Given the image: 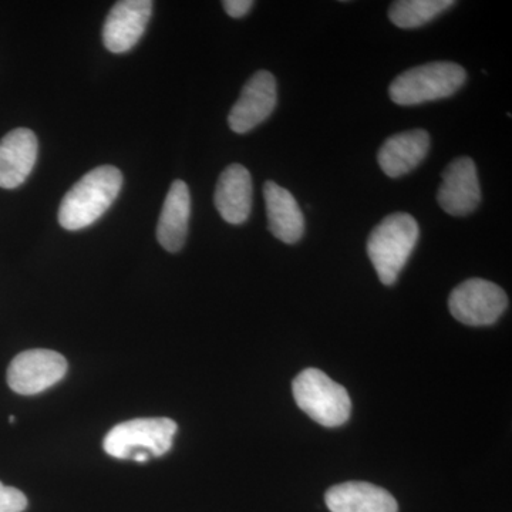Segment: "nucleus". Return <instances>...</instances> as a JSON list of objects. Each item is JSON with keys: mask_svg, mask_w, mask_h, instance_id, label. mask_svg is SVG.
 <instances>
[{"mask_svg": "<svg viewBox=\"0 0 512 512\" xmlns=\"http://www.w3.org/2000/svg\"><path fill=\"white\" fill-rule=\"evenodd\" d=\"M123 173L114 165H100L86 175L64 195L59 208L60 225L67 231L90 227L103 217L119 197Z\"/></svg>", "mask_w": 512, "mask_h": 512, "instance_id": "obj_1", "label": "nucleus"}, {"mask_svg": "<svg viewBox=\"0 0 512 512\" xmlns=\"http://www.w3.org/2000/svg\"><path fill=\"white\" fill-rule=\"evenodd\" d=\"M420 237L412 215L396 212L384 218L367 239V255L383 285L396 284Z\"/></svg>", "mask_w": 512, "mask_h": 512, "instance_id": "obj_2", "label": "nucleus"}, {"mask_svg": "<svg viewBox=\"0 0 512 512\" xmlns=\"http://www.w3.org/2000/svg\"><path fill=\"white\" fill-rule=\"evenodd\" d=\"M177 429V423L167 417L126 421L114 426L104 437V451L120 460L146 463L171 450Z\"/></svg>", "mask_w": 512, "mask_h": 512, "instance_id": "obj_3", "label": "nucleus"}, {"mask_svg": "<svg viewBox=\"0 0 512 512\" xmlns=\"http://www.w3.org/2000/svg\"><path fill=\"white\" fill-rule=\"evenodd\" d=\"M467 80V72L453 62H431L407 70L393 80L390 99L399 106H419L447 99L456 94Z\"/></svg>", "mask_w": 512, "mask_h": 512, "instance_id": "obj_4", "label": "nucleus"}, {"mask_svg": "<svg viewBox=\"0 0 512 512\" xmlns=\"http://www.w3.org/2000/svg\"><path fill=\"white\" fill-rule=\"evenodd\" d=\"M293 397L299 409L320 426L339 427L349 420L352 402L348 390L319 369L303 370L293 380Z\"/></svg>", "mask_w": 512, "mask_h": 512, "instance_id": "obj_5", "label": "nucleus"}, {"mask_svg": "<svg viewBox=\"0 0 512 512\" xmlns=\"http://www.w3.org/2000/svg\"><path fill=\"white\" fill-rule=\"evenodd\" d=\"M507 308L504 289L480 278L467 279L448 298L451 315L468 326L493 325Z\"/></svg>", "mask_w": 512, "mask_h": 512, "instance_id": "obj_6", "label": "nucleus"}, {"mask_svg": "<svg viewBox=\"0 0 512 512\" xmlns=\"http://www.w3.org/2000/svg\"><path fill=\"white\" fill-rule=\"evenodd\" d=\"M67 372L66 359L47 349H32L20 353L8 369V384L13 392L33 396L55 386Z\"/></svg>", "mask_w": 512, "mask_h": 512, "instance_id": "obj_7", "label": "nucleus"}, {"mask_svg": "<svg viewBox=\"0 0 512 512\" xmlns=\"http://www.w3.org/2000/svg\"><path fill=\"white\" fill-rule=\"evenodd\" d=\"M278 103V87L274 74L259 70L245 84L241 96L228 116V124L237 134L254 130L268 120Z\"/></svg>", "mask_w": 512, "mask_h": 512, "instance_id": "obj_8", "label": "nucleus"}, {"mask_svg": "<svg viewBox=\"0 0 512 512\" xmlns=\"http://www.w3.org/2000/svg\"><path fill=\"white\" fill-rule=\"evenodd\" d=\"M437 201L453 217H466L477 210L481 202V187L476 163L470 157L456 158L447 165Z\"/></svg>", "mask_w": 512, "mask_h": 512, "instance_id": "obj_9", "label": "nucleus"}, {"mask_svg": "<svg viewBox=\"0 0 512 512\" xmlns=\"http://www.w3.org/2000/svg\"><path fill=\"white\" fill-rule=\"evenodd\" d=\"M150 0H123L111 8L103 28V43L111 53H126L146 32L153 13Z\"/></svg>", "mask_w": 512, "mask_h": 512, "instance_id": "obj_10", "label": "nucleus"}, {"mask_svg": "<svg viewBox=\"0 0 512 512\" xmlns=\"http://www.w3.org/2000/svg\"><path fill=\"white\" fill-rule=\"evenodd\" d=\"M39 144L29 128H16L0 140V188L15 190L26 180L37 160Z\"/></svg>", "mask_w": 512, "mask_h": 512, "instance_id": "obj_11", "label": "nucleus"}, {"mask_svg": "<svg viewBox=\"0 0 512 512\" xmlns=\"http://www.w3.org/2000/svg\"><path fill=\"white\" fill-rule=\"evenodd\" d=\"M251 173L241 164H231L222 171L214 202L222 220L232 225H241L248 221L252 211Z\"/></svg>", "mask_w": 512, "mask_h": 512, "instance_id": "obj_12", "label": "nucleus"}, {"mask_svg": "<svg viewBox=\"0 0 512 512\" xmlns=\"http://www.w3.org/2000/svg\"><path fill=\"white\" fill-rule=\"evenodd\" d=\"M429 150L430 136L426 130L403 131L384 141L377 161L387 177L399 178L419 167Z\"/></svg>", "mask_w": 512, "mask_h": 512, "instance_id": "obj_13", "label": "nucleus"}, {"mask_svg": "<svg viewBox=\"0 0 512 512\" xmlns=\"http://www.w3.org/2000/svg\"><path fill=\"white\" fill-rule=\"evenodd\" d=\"M264 198L269 231L272 235L288 245L301 241L305 232V217L291 191L274 181H266Z\"/></svg>", "mask_w": 512, "mask_h": 512, "instance_id": "obj_14", "label": "nucleus"}, {"mask_svg": "<svg viewBox=\"0 0 512 512\" xmlns=\"http://www.w3.org/2000/svg\"><path fill=\"white\" fill-rule=\"evenodd\" d=\"M190 215V188L184 181H174L165 198L157 225V239L165 251L174 254L183 249L187 239Z\"/></svg>", "mask_w": 512, "mask_h": 512, "instance_id": "obj_15", "label": "nucleus"}, {"mask_svg": "<svg viewBox=\"0 0 512 512\" xmlns=\"http://www.w3.org/2000/svg\"><path fill=\"white\" fill-rule=\"evenodd\" d=\"M326 505L332 512H397L392 494L375 484L350 481L335 485L326 493Z\"/></svg>", "mask_w": 512, "mask_h": 512, "instance_id": "obj_16", "label": "nucleus"}, {"mask_svg": "<svg viewBox=\"0 0 512 512\" xmlns=\"http://www.w3.org/2000/svg\"><path fill=\"white\" fill-rule=\"evenodd\" d=\"M456 5L454 0H399L389 9V19L400 29H416L427 25Z\"/></svg>", "mask_w": 512, "mask_h": 512, "instance_id": "obj_17", "label": "nucleus"}, {"mask_svg": "<svg viewBox=\"0 0 512 512\" xmlns=\"http://www.w3.org/2000/svg\"><path fill=\"white\" fill-rule=\"evenodd\" d=\"M28 508V498L22 491L0 483V512H23Z\"/></svg>", "mask_w": 512, "mask_h": 512, "instance_id": "obj_18", "label": "nucleus"}, {"mask_svg": "<svg viewBox=\"0 0 512 512\" xmlns=\"http://www.w3.org/2000/svg\"><path fill=\"white\" fill-rule=\"evenodd\" d=\"M222 6L231 18L239 19L248 15L249 10L254 6V2L252 0H225V2H222Z\"/></svg>", "mask_w": 512, "mask_h": 512, "instance_id": "obj_19", "label": "nucleus"}, {"mask_svg": "<svg viewBox=\"0 0 512 512\" xmlns=\"http://www.w3.org/2000/svg\"><path fill=\"white\" fill-rule=\"evenodd\" d=\"M16 417L15 416H9V423H15Z\"/></svg>", "mask_w": 512, "mask_h": 512, "instance_id": "obj_20", "label": "nucleus"}]
</instances>
